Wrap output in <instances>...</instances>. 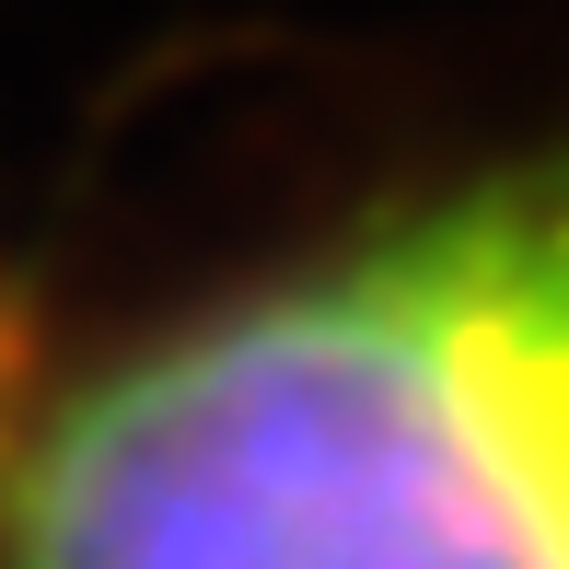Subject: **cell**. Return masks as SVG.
Here are the masks:
<instances>
[{
  "instance_id": "6da1fadb",
  "label": "cell",
  "mask_w": 569,
  "mask_h": 569,
  "mask_svg": "<svg viewBox=\"0 0 569 569\" xmlns=\"http://www.w3.org/2000/svg\"><path fill=\"white\" fill-rule=\"evenodd\" d=\"M0 569H569V128L349 198L23 396Z\"/></svg>"
},
{
  "instance_id": "7a4b0ae2",
  "label": "cell",
  "mask_w": 569,
  "mask_h": 569,
  "mask_svg": "<svg viewBox=\"0 0 569 569\" xmlns=\"http://www.w3.org/2000/svg\"><path fill=\"white\" fill-rule=\"evenodd\" d=\"M12 419H23V383H12V338H0V453H12Z\"/></svg>"
}]
</instances>
